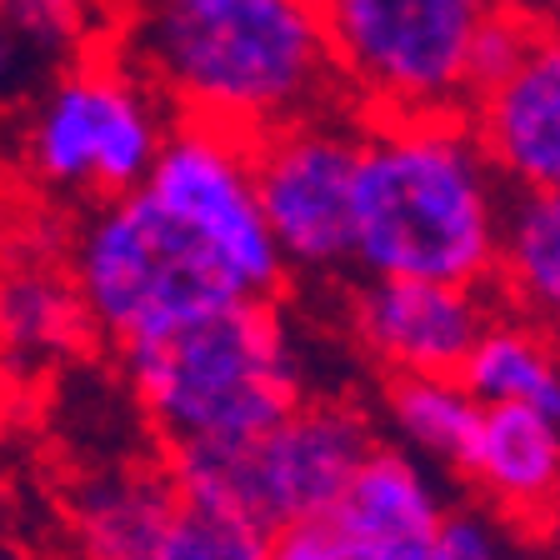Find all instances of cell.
<instances>
[{
  "label": "cell",
  "mask_w": 560,
  "mask_h": 560,
  "mask_svg": "<svg viewBox=\"0 0 560 560\" xmlns=\"http://www.w3.org/2000/svg\"><path fill=\"white\" fill-rule=\"evenodd\" d=\"M91 5L105 15V21H116V15H120V5H126V0H91Z\"/></svg>",
  "instance_id": "cell-25"
},
{
  "label": "cell",
  "mask_w": 560,
  "mask_h": 560,
  "mask_svg": "<svg viewBox=\"0 0 560 560\" xmlns=\"http://www.w3.org/2000/svg\"><path fill=\"white\" fill-rule=\"evenodd\" d=\"M155 560H270V530L180 501Z\"/></svg>",
  "instance_id": "cell-20"
},
{
  "label": "cell",
  "mask_w": 560,
  "mask_h": 560,
  "mask_svg": "<svg viewBox=\"0 0 560 560\" xmlns=\"http://www.w3.org/2000/svg\"><path fill=\"white\" fill-rule=\"evenodd\" d=\"M70 285L85 320L116 346L165 336L210 311L250 301L221 260L145 190L110 196L85 215L70 245Z\"/></svg>",
  "instance_id": "cell-4"
},
{
  "label": "cell",
  "mask_w": 560,
  "mask_h": 560,
  "mask_svg": "<svg viewBox=\"0 0 560 560\" xmlns=\"http://www.w3.org/2000/svg\"><path fill=\"white\" fill-rule=\"evenodd\" d=\"M371 451V425L361 420V410L301 400L285 420L245 441L171 445L165 476L186 505L280 530L336 505V495Z\"/></svg>",
  "instance_id": "cell-6"
},
{
  "label": "cell",
  "mask_w": 560,
  "mask_h": 560,
  "mask_svg": "<svg viewBox=\"0 0 560 560\" xmlns=\"http://www.w3.org/2000/svg\"><path fill=\"white\" fill-rule=\"evenodd\" d=\"M120 361L171 445L245 441L301 406V371L270 301H235L165 336L130 340Z\"/></svg>",
  "instance_id": "cell-3"
},
{
  "label": "cell",
  "mask_w": 560,
  "mask_h": 560,
  "mask_svg": "<svg viewBox=\"0 0 560 560\" xmlns=\"http://www.w3.org/2000/svg\"><path fill=\"white\" fill-rule=\"evenodd\" d=\"M161 140L165 120L155 91L101 40L75 56L40 101L25 130V161L46 186L110 200L145 186Z\"/></svg>",
  "instance_id": "cell-7"
},
{
  "label": "cell",
  "mask_w": 560,
  "mask_h": 560,
  "mask_svg": "<svg viewBox=\"0 0 560 560\" xmlns=\"http://www.w3.org/2000/svg\"><path fill=\"white\" fill-rule=\"evenodd\" d=\"M105 46L180 120L245 140L346 105L320 0H126Z\"/></svg>",
  "instance_id": "cell-1"
},
{
  "label": "cell",
  "mask_w": 560,
  "mask_h": 560,
  "mask_svg": "<svg viewBox=\"0 0 560 560\" xmlns=\"http://www.w3.org/2000/svg\"><path fill=\"white\" fill-rule=\"evenodd\" d=\"M466 120L505 186L560 196V25H530L515 66L470 95Z\"/></svg>",
  "instance_id": "cell-11"
},
{
  "label": "cell",
  "mask_w": 560,
  "mask_h": 560,
  "mask_svg": "<svg viewBox=\"0 0 560 560\" xmlns=\"http://www.w3.org/2000/svg\"><path fill=\"white\" fill-rule=\"evenodd\" d=\"M340 521L361 525L371 536L385 540H416V546H431L435 525H441V501H435V486L425 480V470L400 451H371L355 466L350 486L336 495Z\"/></svg>",
  "instance_id": "cell-16"
},
{
  "label": "cell",
  "mask_w": 560,
  "mask_h": 560,
  "mask_svg": "<svg viewBox=\"0 0 560 560\" xmlns=\"http://www.w3.org/2000/svg\"><path fill=\"white\" fill-rule=\"evenodd\" d=\"M140 190L171 210L221 260L225 276L241 285V295H250V301L276 295L285 260H280L270 225L260 215L245 136L175 116V126H165V140Z\"/></svg>",
  "instance_id": "cell-8"
},
{
  "label": "cell",
  "mask_w": 560,
  "mask_h": 560,
  "mask_svg": "<svg viewBox=\"0 0 560 560\" xmlns=\"http://www.w3.org/2000/svg\"><path fill=\"white\" fill-rule=\"evenodd\" d=\"M511 186L466 116L361 120L350 190V266L486 285L495 276Z\"/></svg>",
  "instance_id": "cell-2"
},
{
  "label": "cell",
  "mask_w": 560,
  "mask_h": 560,
  "mask_svg": "<svg viewBox=\"0 0 560 560\" xmlns=\"http://www.w3.org/2000/svg\"><path fill=\"white\" fill-rule=\"evenodd\" d=\"M455 381L480 406H525L560 425V346L525 320H490Z\"/></svg>",
  "instance_id": "cell-14"
},
{
  "label": "cell",
  "mask_w": 560,
  "mask_h": 560,
  "mask_svg": "<svg viewBox=\"0 0 560 560\" xmlns=\"http://www.w3.org/2000/svg\"><path fill=\"white\" fill-rule=\"evenodd\" d=\"M0 21L11 25V35H21L25 46L75 50V56L101 46L105 31H110V21L91 0H0Z\"/></svg>",
  "instance_id": "cell-21"
},
{
  "label": "cell",
  "mask_w": 560,
  "mask_h": 560,
  "mask_svg": "<svg viewBox=\"0 0 560 560\" xmlns=\"http://www.w3.org/2000/svg\"><path fill=\"white\" fill-rule=\"evenodd\" d=\"M361 130H340L336 105L250 140L256 200L280 260L295 270L350 266V190Z\"/></svg>",
  "instance_id": "cell-9"
},
{
  "label": "cell",
  "mask_w": 560,
  "mask_h": 560,
  "mask_svg": "<svg viewBox=\"0 0 560 560\" xmlns=\"http://www.w3.org/2000/svg\"><path fill=\"white\" fill-rule=\"evenodd\" d=\"M501 0H320L340 101L361 120L466 116L470 60Z\"/></svg>",
  "instance_id": "cell-5"
},
{
  "label": "cell",
  "mask_w": 560,
  "mask_h": 560,
  "mask_svg": "<svg viewBox=\"0 0 560 560\" xmlns=\"http://www.w3.org/2000/svg\"><path fill=\"white\" fill-rule=\"evenodd\" d=\"M460 476L480 486L495 521L540 536L560 505V425L525 406H480V431Z\"/></svg>",
  "instance_id": "cell-12"
},
{
  "label": "cell",
  "mask_w": 560,
  "mask_h": 560,
  "mask_svg": "<svg viewBox=\"0 0 560 560\" xmlns=\"http://www.w3.org/2000/svg\"><path fill=\"white\" fill-rule=\"evenodd\" d=\"M175 511H180V495L171 476H116L85 486L75 505L85 560H155Z\"/></svg>",
  "instance_id": "cell-15"
},
{
  "label": "cell",
  "mask_w": 560,
  "mask_h": 560,
  "mask_svg": "<svg viewBox=\"0 0 560 560\" xmlns=\"http://www.w3.org/2000/svg\"><path fill=\"white\" fill-rule=\"evenodd\" d=\"M540 536H546V546H550V560H560V505L550 511V521H546V530H540Z\"/></svg>",
  "instance_id": "cell-24"
},
{
  "label": "cell",
  "mask_w": 560,
  "mask_h": 560,
  "mask_svg": "<svg viewBox=\"0 0 560 560\" xmlns=\"http://www.w3.org/2000/svg\"><path fill=\"white\" fill-rule=\"evenodd\" d=\"M505 5L525 11L530 21H540V25H560V0H505Z\"/></svg>",
  "instance_id": "cell-23"
},
{
  "label": "cell",
  "mask_w": 560,
  "mask_h": 560,
  "mask_svg": "<svg viewBox=\"0 0 560 560\" xmlns=\"http://www.w3.org/2000/svg\"><path fill=\"white\" fill-rule=\"evenodd\" d=\"M431 546L416 540H385L361 525L340 521L336 511L305 515L270 530V560H425Z\"/></svg>",
  "instance_id": "cell-19"
},
{
  "label": "cell",
  "mask_w": 560,
  "mask_h": 560,
  "mask_svg": "<svg viewBox=\"0 0 560 560\" xmlns=\"http://www.w3.org/2000/svg\"><path fill=\"white\" fill-rule=\"evenodd\" d=\"M515 320L560 346V196L511 190L495 276Z\"/></svg>",
  "instance_id": "cell-13"
},
{
  "label": "cell",
  "mask_w": 560,
  "mask_h": 560,
  "mask_svg": "<svg viewBox=\"0 0 560 560\" xmlns=\"http://www.w3.org/2000/svg\"><path fill=\"white\" fill-rule=\"evenodd\" d=\"M91 326L70 280L46 266H21L0 276V346L25 355H50Z\"/></svg>",
  "instance_id": "cell-18"
},
{
  "label": "cell",
  "mask_w": 560,
  "mask_h": 560,
  "mask_svg": "<svg viewBox=\"0 0 560 560\" xmlns=\"http://www.w3.org/2000/svg\"><path fill=\"white\" fill-rule=\"evenodd\" d=\"M425 560H511V556H505L501 530H495L490 515L455 511V515H441Z\"/></svg>",
  "instance_id": "cell-22"
},
{
  "label": "cell",
  "mask_w": 560,
  "mask_h": 560,
  "mask_svg": "<svg viewBox=\"0 0 560 560\" xmlns=\"http://www.w3.org/2000/svg\"><path fill=\"white\" fill-rule=\"evenodd\" d=\"M5 416H11V400H5V381H0V435H5Z\"/></svg>",
  "instance_id": "cell-26"
},
{
  "label": "cell",
  "mask_w": 560,
  "mask_h": 560,
  "mask_svg": "<svg viewBox=\"0 0 560 560\" xmlns=\"http://www.w3.org/2000/svg\"><path fill=\"white\" fill-rule=\"evenodd\" d=\"M350 326L390 375H460L490 326V301L480 285L365 276L350 295Z\"/></svg>",
  "instance_id": "cell-10"
},
{
  "label": "cell",
  "mask_w": 560,
  "mask_h": 560,
  "mask_svg": "<svg viewBox=\"0 0 560 560\" xmlns=\"http://www.w3.org/2000/svg\"><path fill=\"white\" fill-rule=\"evenodd\" d=\"M385 406L400 435L435 455L441 466L466 470L470 445L480 431V400L470 396L455 375H390L385 381Z\"/></svg>",
  "instance_id": "cell-17"
}]
</instances>
